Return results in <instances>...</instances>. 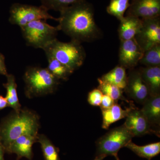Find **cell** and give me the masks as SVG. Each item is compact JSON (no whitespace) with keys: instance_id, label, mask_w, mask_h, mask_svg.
Wrapping results in <instances>:
<instances>
[{"instance_id":"cell-11","label":"cell","mask_w":160,"mask_h":160,"mask_svg":"<svg viewBox=\"0 0 160 160\" xmlns=\"http://www.w3.org/2000/svg\"><path fill=\"white\" fill-rule=\"evenodd\" d=\"M126 118V122L123 125L133 137L142 136L151 133L158 135V132L152 128L141 109L131 107Z\"/></svg>"},{"instance_id":"cell-16","label":"cell","mask_w":160,"mask_h":160,"mask_svg":"<svg viewBox=\"0 0 160 160\" xmlns=\"http://www.w3.org/2000/svg\"><path fill=\"white\" fill-rule=\"evenodd\" d=\"M141 110L152 128L160 126V95L149 97L143 104Z\"/></svg>"},{"instance_id":"cell-7","label":"cell","mask_w":160,"mask_h":160,"mask_svg":"<svg viewBox=\"0 0 160 160\" xmlns=\"http://www.w3.org/2000/svg\"><path fill=\"white\" fill-rule=\"evenodd\" d=\"M44 6H35L21 3H14L10 8L9 22L19 26L20 28L36 20H53L58 21V18L51 15Z\"/></svg>"},{"instance_id":"cell-30","label":"cell","mask_w":160,"mask_h":160,"mask_svg":"<svg viewBox=\"0 0 160 160\" xmlns=\"http://www.w3.org/2000/svg\"><path fill=\"white\" fill-rule=\"evenodd\" d=\"M7 107H9V105L6 98L0 95V110L5 109Z\"/></svg>"},{"instance_id":"cell-2","label":"cell","mask_w":160,"mask_h":160,"mask_svg":"<svg viewBox=\"0 0 160 160\" xmlns=\"http://www.w3.org/2000/svg\"><path fill=\"white\" fill-rule=\"evenodd\" d=\"M40 128L39 117L35 112L27 109L13 111L1 121L0 141L6 153L12 143L26 134L38 135Z\"/></svg>"},{"instance_id":"cell-8","label":"cell","mask_w":160,"mask_h":160,"mask_svg":"<svg viewBox=\"0 0 160 160\" xmlns=\"http://www.w3.org/2000/svg\"><path fill=\"white\" fill-rule=\"evenodd\" d=\"M142 24L134 38L143 52L160 45V17L142 19Z\"/></svg>"},{"instance_id":"cell-31","label":"cell","mask_w":160,"mask_h":160,"mask_svg":"<svg viewBox=\"0 0 160 160\" xmlns=\"http://www.w3.org/2000/svg\"><path fill=\"white\" fill-rule=\"evenodd\" d=\"M5 153H6V152H5V149L0 141V160H5L4 159V154Z\"/></svg>"},{"instance_id":"cell-9","label":"cell","mask_w":160,"mask_h":160,"mask_svg":"<svg viewBox=\"0 0 160 160\" xmlns=\"http://www.w3.org/2000/svg\"><path fill=\"white\" fill-rule=\"evenodd\" d=\"M125 90L129 97L141 105H143L150 97L149 89L143 79L139 69L129 70Z\"/></svg>"},{"instance_id":"cell-1","label":"cell","mask_w":160,"mask_h":160,"mask_svg":"<svg viewBox=\"0 0 160 160\" xmlns=\"http://www.w3.org/2000/svg\"><path fill=\"white\" fill-rule=\"evenodd\" d=\"M60 12L58 28L71 40L80 43L91 42L102 36L95 20L93 7L86 1L69 6Z\"/></svg>"},{"instance_id":"cell-6","label":"cell","mask_w":160,"mask_h":160,"mask_svg":"<svg viewBox=\"0 0 160 160\" xmlns=\"http://www.w3.org/2000/svg\"><path fill=\"white\" fill-rule=\"evenodd\" d=\"M133 137L124 125L111 129L97 141V155L115 156Z\"/></svg>"},{"instance_id":"cell-15","label":"cell","mask_w":160,"mask_h":160,"mask_svg":"<svg viewBox=\"0 0 160 160\" xmlns=\"http://www.w3.org/2000/svg\"><path fill=\"white\" fill-rule=\"evenodd\" d=\"M139 70L150 96L160 95V66L146 67Z\"/></svg>"},{"instance_id":"cell-22","label":"cell","mask_w":160,"mask_h":160,"mask_svg":"<svg viewBox=\"0 0 160 160\" xmlns=\"http://www.w3.org/2000/svg\"><path fill=\"white\" fill-rule=\"evenodd\" d=\"M37 142L40 143L45 160H60L58 148L46 136L38 134Z\"/></svg>"},{"instance_id":"cell-12","label":"cell","mask_w":160,"mask_h":160,"mask_svg":"<svg viewBox=\"0 0 160 160\" xmlns=\"http://www.w3.org/2000/svg\"><path fill=\"white\" fill-rule=\"evenodd\" d=\"M126 13L141 19L160 17V0H131Z\"/></svg>"},{"instance_id":"cell-26","label":"cell","mask_w":160,"mask_h":160,"mask_svg":"<svg viewBox=\"0 0 160 160\" xmlns=\"http://www.w3.org/2000/svg\"><path fill=\"white\" fill-rule=\"evenodd\" d=\"M42 6L48 10L61 12L63 9L86 0H40Z\"/></svg>"},{"instance_id":"cell-24","label":"cell","mask_w":160,"mask_h":160,"mask_svg":"<svg viewBox=\"0 0 160 160\" xmlns=\"http://www.w3.org/2000/svg\"><path fill=\"white\" fill-rule=\"evenodd\" d=\"M99 86L98 89L102 92L103 94L107 95L114 100L118 102L119 100L128 102L123 95V90L117 86L102 81L101 78L98 79Z\"/></svg>"},{"instance_id":"cell-25","label":"cell","mask_w":160,"mask_h":160,"mask_svg":"<svg viewBox=\"0 0 160 160\" xmlns=\"http://www.w3.org/2000/svg\"><path fill=\"white\" fill-rule=\"evenodd\" d=\"M139 63L146 67L160 66V45L144 52Z\"/></svg>"},{"instance_id":"cell-33","label":"cell","mask_w":160,"mask_h":160,"mask_svg":"<svg viewBox=\"0 0 160 160\" xmlns=\"http://www.w3.org/2000/svg\"><path fill=\"white\" fill-rule=\"evenodd\" d=\"M115 158L116 159V160H120L119 158H118V155H117L115 156H114Z\"/></svg>"},{"instance_id":"cell-32","label":"cell","mask_w":160,"mask_h":160,"mask_svg":"<svg viewBox=\"0 0 160 160\" xmlns=\"http://www.w3.org/2000/svg\"><path fill=\"white\" fill-rule=\"evenodd\" d=\"M107 156L105 155H97L95 158L93 160H103Z\"/></svg>"},{"instance_id":"cell-28","label":"cell","mask_w":160,"mask_h":160,"mask_svg":"<svg viewBox=\"0 0 160 160\" xmlns=\"http://www.w3.org/2000/svg\"><path fill=\"white\" fill-rule=\"evenodd\" d=\"M115 102L107 95L103 94L100 107L101 109H106L112 106Z\"/></svg>"},{"instance_id":"cell-19","label":"cell","mask_w":160,"mask_h":160,"mask_svg":"<svg viewBox=\"0 0 160 160\" xmlns=\"http://www.w3.org/2000/svg\"><path fill=\"white\" fill-rule=\"evenodd\" d=\"M100 78L104 82L117 86L122 90H125L127 81L126 69L118 65Z\"/></svg>"},{"instance_id":"cell-23","label":"cell","mask_w":160,"mask_h":160,"mask_svg":"<svg viewBox=\"0 0 160 160\" xmlns=\"http://www.w3.org/2000/svg\"><path fill=\"white\" fill-rule=\"evenodd\" d=\"M130 0H111L107 7V12L121 21L125 17L130 5Z\"/></svg>"},{"instance_id":"cell-4","label":"cell","mask_w":160,"mask_h":160,"mask_svg":"<svg viewBox=\"0 0 160 160\" xmlns=\"http://www.w3.org/2000/svg\"><path fill=\"white\" fill-rule=\"evenodd\" d=\"M42 50L46 57L58 60L73 72L82 66L86 58V52L81 43L75 40L64 42L56 39Z\"/></svg>"},{"instance_id":"cell-18","label":"cell","mask_w":160,"mask_h":160,"mask_svg":"<svg viewBox=\"0 0 160 160\" xmlns=\"http://www.w3.org/2000/svg\"><path fill=\"white\" fill-rule=\"evenodd\" d=\"M7 82L3 84L6 90V98L9 105L13 111L18 112L22 109L17 93V84L14 76L8 74L6 76Z\"/></svg>"},{"instance_id":"cell-13","label":"cell","mask_w":160,"mask_h":160,"mask_svg":"<svg viewBox=\"0 0 160 160\" xmlns=\"http://www.w3.org/2000/svg\"><path fill=\"white\" fill-rule=\"evenodd\" d=\"M38 135L26 134L21 136L12 143L7 153L16 154L17 160L22 158L32 160V146L34 143L37 142Z\"/></svg>"},{"instance_id":"cell-3","label":"cell","mask_w":160,"mask_h":160,"mask_svg":"<svg viewBox=\"0 0 160 160\" xmlns=\"http://www.w3.org/2000/svg\"><path fill=\"white\" fill-rule=\"evenodd\" d=\"M23 80L25 95L29 99L53 93L58 89L60 82L46 68L38 66L26 68Z\"/></svg>"},{"instance_id":"cell-17","label":"cell","mask_w":160,"mask_h":160,"mask_svg":"<svg viewBox=\"0 0 160 160\" xmlns=\"http://www.w3.org/2000/svg\"><path fill=\"white\" fill-rule=\"evenodd\" d=\"M131 107L123 109L117 102L106 109H101L102 115V128L107 129L112 123L126 118Z\"/></svg>"},{"instance_id":"cell-27","label":"cell","mask_w":160,"mask_h":160,"mask_svg":"<svg viewBox=\"0 0 160 160\" xmlns=\"http://www.w3.org/2000/svg\"><path fill=\"white\" fill-rule=\"evenodd\" d=\"M103 94L98 89H95L89 92L88 96V102L90 105L100 106Z\"/></svg>"},{"instance_id":"cell-20","label":"cell","mask_w":160,"mask_h":160,"mask_svg":"<svg viewBox=\"0 0 160 160\" xmlns=\"http://www.w3.org/2000/svg\"><path fill=\"white\" fill-rule=\"evenodd\" d=\"M125 147L130 149L140 157L149 160H151L160 152V142L140 146L134 144L131 141L127 143Z\"/></svg>"},{"instance_id":"cell-5","label":"cell","mask_w":160,"mask_h":160,"mask_svg":"<svg viewBox=\"0 0 160 160\" xmlns=\"http://www.w3.org/2000/svg\"><path fill=\"white\" fill-rule=\"evenodd\" d=\"M21 29L27 46L42 49L57 39L59 31L57 26H52L42 20L30 22Z\"/></svg>"},{"instance_id":"cell-10","label":"cell","mask_w":160,"mask_h":160,"mask_svg":"<svg viewBox=\"0 0 160 160\" xmlns=\"http://www.w3.org/2000/svg\"><path fill=\"white\" fill-rule=\"evenodd\" d=\"M143 52L135 38L121 41L119 52V65L125 69H134L142 57Z\"/></svg>"},{"instance_id":"cell-14","label":"cell","mask_w":160,"mask_h":160,"mask_svg":"<svg viewBox=\"0 0 160 160\" xmlns=\"http://www.w3.org/2000/svg\"><path fill=\"white\" fill-rule=\"evenodd\" d=\"M120 22L118 32L120 41L134 38L142 24V19L131 16H125Z\"/></svg>"},{"instance_id":"cell-29","label":"cell","mask_w":160,"mask_h":160,"mask_svg":"<svg viewBox=\"0 0 160 160\" xmlns=\"http://www.w3.org/2000/svg\"><path fill=\"white\" fill-rule=\"evenodd\" d=\"M8 74L5 63V58L2 53H0V75L6 76Z\"/></svg>"},{"instance_id":"cell-21","label":"cell","mask_w":160,"mask_h":160,"mask_svg":"<svg viewBox=\"0 0 160 160\" xmlns=\"http://www.w3.org/2000/svg\"><path fill=\"white\" fill-rule=\"evenodd\" d=\"M47 58L48 65L46 69L59 80L66 81L73 73L68 67L54 58L47 57Z\"/></svg>"}]
</instances>
